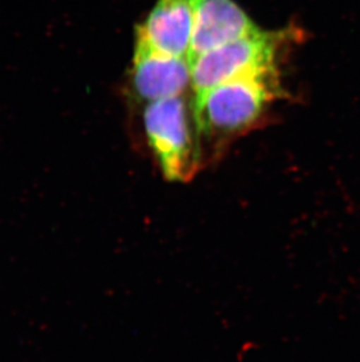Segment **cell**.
<instances>
[{
    "label": "cell",
    "mask_w": 360,
    "mask_h": 362,
    "mask_svg": "<svg viewBox=\"0 0 360 362\" xmlns=\"http://www.w3.org/2000/svg\"><path fill=\"white\" fill-rule=\"evenodd\" d=\"M284 98L279 69L229 80L194 96L206 167L222 158L233 141L255 129L272 103Z\"/></svg>",
    "instance_id": "obj_1"
},
{
    "label": "cell",
    "mask_w": 360,
    "mask_h": 362,
    "mask_svg": "<svg viewBox=\"0 0 360 362\" xmlns=\"http://www.w3.org/2000/svg\"><path fill=\"white\" fill-rule=\"evenodd\" d=\"M146 144L167 181L187 183L206 167L194 113V94L146 103Z\"/></svg>",
    "instance_id": "obj_2"
},
{
    "label": "cell",
    "mask_w": 360,
    "mask_h": 362,
    "mask_svg": "<svg viewBox=\"0 0 360 362\" xmlns=\"http://www.w3.org/2000/svg\"><path fill=\"white\" fill-rule=\"evenodd\" d=\"M299 35L290 28L275 32L258 30L199 55L191 62L192 93L194 96L200 95L229 80L279 69L284 49Z\"/></svg>",
    "instance_id": "obj_3"
},
{
    "label": "cell",
    "mask_w": 360,
    "mask_h": 362,
    "mask_svg": "<svg viewBox=\"0 0 360 362\" xmlns=\"http://www.w3.org/2000/svg\"><path fill=\"white\" fill-rule=\"evenodd\" d=\"M192 83L187 58L165 54L136 33L131 87L135 98L145 103L170 99L188 92Z\"/></svg>",
    "instance_id": "obj_4"
},
{
    "label": "cell",
    "mask_w": 360,
    "mask_h": 362,
    "mask_svg": "<svg viewBox=\"0 0 360 362\" xmlns=\"http://www.w3.org/2000/svg\"><path fill=\"white\" fill-rule=\"evenodd\" d=\"M194 21L188 62L260 28L235 0H193Z\"/></svg>",
    "instance_id": "obj_5"
},
{
    "label": "cell",
    "mask_w": 360,
    "mask_h": 362,
    "mask_svg": "<svg viewBox=\"0 0 360 362\" xmlns=\"http://www.w3.org/2000/svg\"><path fill=\"white\" fill-rule=\"evenodd\" d=\"M193 21V0H157L137 33L165 54L188 59Z\"/></svg>",
    "instance_id": "obj_6"
}]
</instances>
